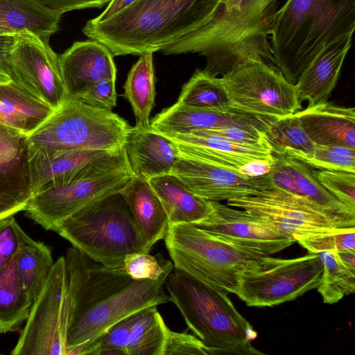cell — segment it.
<instances>
[{"instance_id": "obj_44", "label": "cell", "mask_w": 355, "mask_h": 355, "mask_svg": "<svg viewBox=\"0 0 355 355\" xmlns=\"http://www.w3.org/2000/svg\"><path fill=\"white\" fill-rule=\"evenodd\" d=\"M200 131L239 144L257 145L265 143L263 137L264 130L257 128L231 125Z\"/></svg>"}, {"instance_id": "obj_6", "label": "cell", "mask_w": 355, "mask_h": 355, "mask_svg": "<svg viewBox=\"0 0 355 355\" xmlns=\"http://www.w3.org/2000/svg\"><path fill=\"white\" fill-rule=\"evenodd\" d=\"M164 240L176 270L234 294L240 275L268 256L223 240L192 223L169 224Z\"/></svg>"}, {"instance_id": "obj_50", "label": "cell", "mask_w": 355, "mask_h": 355, "mask_svg": "<svg viewBox=\"0 0 355 355\" xmlns=\"http://www.w3.org/2000/svg\"><path fill=\"white\" fill-rule=\"evenodd\" d=\"M15 35L11 31L8 30L6 27L0 25V37L6 35Z\"/></svg>"}, {"instance_id": "obj_29", "label": "cell", "mask_w": 355, "mask_h": 355, "mask_svg": "<svg viewBox=\"0 0 355 355\" xmlns=\"http://www.w3.org/2000/svg\"><path fill=\"white\" fill-rule=\"evenodd\" d=\"M148 180L164 207L169 224H196L207 218L212 210L209 200L195 195L172 174Z\"/></svg>"}, {"instance_id": "obj_12", "label": "cell", "mask_w": 355, "mask_h": 355, "mask_svg": "<svg viewBox=\"0 0 355 355\" xmlns=\"http://www.w3.org/2000/svg\"><path fill=\"white\" fill-rule=\"evenodd\" d=\"M227 205L261 218L286 235L355 227V214L327 209L275 188L228 200Z\"/></svg>"}, {"instance_id": "obj_23", "label": "cell", "mask_w": 355, "mask_h": 355, "mask_svg": "<svg viewBox=\"0 0 355 355\" xmlns=\"http://www.w3.org/2000/svg\"><path fill=\"white\" fill-rule=\"evenodd\" d=\"M162 135L175 142L180 152L237 173L242 165L250 161L272 158L266 142L257 145L239 144L200 130Z\"/></svg>"}, {"instance_id": "obj_47", "label": "cell", "mask_w": 355, "mask_h": 355, "mask_svg": "<svg viewBox=\"0 0 355 355\" xmlns=\"http://www.w3.org/2000/svg\"><path fill=\"white\" fill-rule=\"evenodd\" d=\"M137 0H111L105 9L96 17L90 19L92 22H102L114 16L123 9L125 8Z\"/></svg>"}, {"instance_id": "obj_18", "label": "cell", "mask_w": 355, "mask_h": 355, "mask_svg": "<svg viewBox=\"0 0 355 355\" xmlns=\"http://www.w3.org/2000/svg\"><path fill=\"white\" fill-rule=\"evenodd\" d=\"M179 152V159L170 174L205 200L227 201L253 196L261 189L259 178H247L231 169Z\"/></svg>"}, {"instance_id": "obj_10", "label": "cell", "mask_w": 355, "mask_h": 355, "mask_svg": "<svg viewBox=\"0 0 355 355\" xmlns=\"http://www.w3.org/2000/svg\"><path fill=\"white\" fill-rule=\"evenodd\" d=\"M323 266L318 254L289 259L270 255L239 276L236 295L249 306H273L317 288Z\"/></svg>"}, {"instance_id": "obj_49", "label": "cell", "mask_w": 355, "mask_h": 355, "mask_svg": "<svg viewBox=\"0 0 355 355\" xmlns=\"http://www.w3.org/2000/svg\"><path fill=\"white\" fill-rule=\"evenodd\" d=\"M355 249L336 250L341 261L350 269L355 270Z\"/></svg>"}, {"instance_id": "obj_7", "label": "cell", "mask_w": 355, "mask_h": 355, "mask_svg": "<svg viewBox=\"0 0 355 355\" xmlns=\"http://www.w3.org/2000/svg\"><path fill=\"white\" fill-rule=\"evenodd\" d=\"M55 232L94 261L121 268L128 254L143 251L129 208L119 192L76 212Z\"/></svg>"}, {"instance_id": "obj_32", "label": "cell", "mask_w": 355, "mask_h": 355, "mask_svg": "<svg viewBox=\"0 0 355 355\" xmlns=\"http://www.w3.org/2000/svg\"><path fill=\"white\" fill-rule=\"evenodd\" d=\"M153 53L140 55L129 71L124 84V96L136 116V125H150L149 116L155 98Z\"/></svg>"}, {"instance_id": "obj_40", "label": "cell", "mask_w": 355, "mask_h": 355, "mask_svg": "<svg viewBox=\"0 0 355 355\" xmlns=\"http://www.w3.org/2000/svg\"><path fill=\"white\" fill-rule=\"evenodd\" d=\"M171 261L162 257L153 256L146 252L128 254L123 261V270L134 279L156 280L173 269Z\"/></svg>"}, {"instance_id": "obj_4", "label": "cell", "mask_w": 355, "mask_h": 355, "mask_svg": "<svg viewBox=\"0 0 355 355\" xmlns=\"http://www.w3.org/2000/svg\"><path fill=\"white\" fill-rule=\"evenodd\" d=\"M354 28L355 0H287L270 31L274 64L295 85L327 45Z\"/></svg>"}, {"instance_id": "obj_16", "label": "cell", "mask_w": 355, "mask_h": 355, "mask_svg": "<svg viewBox=\"0 0 355 355\" xmlns=\"http://www.w3.org/2000/svg\"><path fill=\"white\" fill-rule=\"evenodd\" d=\"M169 328L156 306L114 324L87 349L90 355H163Z\"/></svg>"}, {"instance_id": "obj_35", "label": "cell", "mask_w": 355, "mask_h": 355, "mask_svg": "<svg viewBox=\"0 0 355 355\" xmlns=\"http://www.w3.org/2000/svg\"><path fill=\"white\" fill-rule=\"evenodd\" d=\"M323 266L317 289L323 302L334 304L355 291V270L345 265L336 250L318 253Z\"/></svg>"}, {"instance_id": "obj_38", "label": "cell", "mask_w": 355, "mask_h": 355, "mask_svg": "<svg viewBox=\"0 0 355 355\" xmlns=\"http://www.w3.org/2000/svg\"><path fill=\"white\" fill-rule=\"evenodd\" d=\"M293 237L309 253L355 249V227L295 234Z\"/></svg>"}, {"instance_id": "obj_39", "label": "cell", "mask_w": 355, "mask_h": 355, "mask_svg": "<svg viewBox=\"0 0 355 355\" xmlns=\"http://www.w3.org/2000/svg\"><path fill=\"white\" fill-rule=\"evenodd\" d=\"M318 182L339 202L355 211V173L329 170H311Z\"/></svg>"}, {"instance_id": "obj_45", "label": "cell", "mask_w": 355, "mask_h": 355, "mask_svg": "<svg viewBox=\"0 0 355 355\" xmlns=\"http://www.w3.org/2000/svg\"><path fill=\"white\" fill-rule=\"evenodd\" d=\"M49 8L60 14L89 8H101L111 0H38Z\"/></svg>"}, {"instance_id": "obj_11", "label": "cell", "mask_w": 355, "mask_h": 355, "mask_svg": "<svg viewBox=\"0 0 355 355\" xmlns=\"http://www.w3.org/2000/svg\"><path fill=\"white\" fill-rule=\"evenodd\" d=\"M236 109L263 116L282 117L302 110L295 85L272 64L250 60L220 77Z\"/></svg>"}, {"instance_id": "obj_26", "label": "cell", "mask_w": 355, "mask_h": 355, "mask_svg": "<svg viewBox=\"0 0 355 355\" xmlns=\"http://www.w3.org/2000/svg\"><path fill=\"white\" fill-rule=\"evenodd\" d=\"M352 35L327 45L303 71L295 85L301 102L313 106L328 101L338 82L346 55L352 46Z\"/></svg>"}, {"instance_id": "obj_41", "label": "cell", "mask_w": 355, "mask_h": 355, "mask_svg": "<svg viewBox=\"0 0 355 355\" xmlns=\"http://www.w3.org/2000/svg\"><path fill=\"white\" fill-rule=\"evenodd\" d=\"M116 80H103L92 84L76 94L73 97L92 107L112 111L116 106Z\"/></svg>"}, {"instance_id": "obj_8", "label": "cell", "mask_w": 355, "mask_h": 355, "mask_svg": "<svg viewBox=\"0 0 355 355\" xmlns=\"http://www.w3.org/2000/svg\"><path fill=\"white\" fill-rule=\"evenodd\" d=\"M130 125L112 111L67 98L31 134L29 151L112 150L123 146Z\"/></svg>"}, {"instance_id": "obj_27", "label": "cell", "mask_w": 355, "mask_h": 355, "mask_svg": "<svg viewBox=\"0 0 355 355\" xmlns=\"http://www.w3.org/2000/svg\"><path fill=\"white\" fill-rule=\"evenodd\" d=\"M304 130L317 145L355 149V110L328 101L295 113Z\"/></svg>"}, {"instance_id": "obj_15", "label": "cell", "mask_w": 355, "mask_h": 355, "mask_svg": "<svg viewBox=\"0 0 355 355\" xmlns=\"http://www.w3.org/2000/svg\"><path fill=\"white\" fill-rule=\"evenodd\" d=\"M131 173H119L83 179L52 187L34 193L24 211L46 230L55 232L65 219L111 194L119 192Z\"/></svg>"}, {"instance_id": "obj_48", "label": "cell", "mask_w": 355, "mask_h": 355, "mask_svg": "<svg viewBox=\"0 0 355 355\" xmlns=\"http://www.w3.org/2000/svg\"><path fill=\"white\" fill-rule=\"evenodd\" d=\"M11 39L12 35L0 37V73L8 76L9 75L6 63V53Z\"/></svg>"}, {"instance_id": "obj_42", "label": "cell", "mask_w": 355, "mask_h": 355, "mask_svg": "<svg viewBox=\"0 0 355 355\" xmlns=\"http://www.w3.org/2000/svg\"><path fill=\"white\" fill-rule=\"evenodd\" d=\"M27 235L13 216L0 220V270L12 260Z\"/></svg>"}, {"instance_id": "obj_24", "label": "cell", "mask_w": 355, "mask_h": 355, "mask_svg": "<svg viewBox=\"0 0 355 355\" xmlns=\"http://www.w3.org/2000/svg\"><path fill=\"white\" fill-rule=\"evenodd\" d=\"M271 153L272 169L259 177L262 189H278L329 210L355 214L318 182L306 164L285 155Z\"/></svg>"}, {"instance_id": "obj_46", "label": "cell", "mask_w": 355, "mask_h": 355, "mask_svg": "<svg viewBox=\"0 0 355 355\" xmlns=\"http://www.w3.org/2000/svg\"><path fill=\"white\" fill-rule=\"evenodd\" d=\"M272 162V158L270 159H254L242 165L239 168L238 173L247 178H258L270 173Z\"/></svg>"}, {"instance_id": "obj_13", "label": "cell", "mask_w": 355, "mask_h": 355, "mask_svg": "<svg viewBox=\"0 0 355 355\" xmlns=\"http://www.w3.org/2000/svg\"><path fill=\"white\" fill-rule=\"evenodd\" d=\"M6 63L12 81L53 110L67 99L59 55L35 35L23 31L12 35Z\"/></svg>"}, {"instance_id": "obj_36", "label": "cell", "mask_w": 355, "mask_h": 355, "mask_svg": "<svg viewBox=\"0 0 355 355\" xmlns=\"http://www.w3.org/2000/svg\"><path fill=\"white\" fill-rule=\"evenodd\" d=\"M263 137L271 153L277 154L287 149L310 153L315 145L295 114L277 118L264 130Z\"/></svg>"}, {"instance_id": "obj_43", "label": "cell", "mask_w": 355, "mask_h": 355, "mask_svg": "<svg viewBox=\"0 0 355 355\" xmlns=\"http://www.w3.org/2000/svg\"><path fill=\"white\" fill-rule=\"evenodd\" d=\"M209 355L207 349L196 336L168 331L163 355Z\"/></svg>"}, {"instance_id": "obj_5", "label": "cell", "mask_w": 355, "mask_h": 355, "mask_svg": "<svg viewBox=\"0 0 355 355\" xmlns=\"http://www.w3.org/2000/svg\"><path fill=\"white\" fill-rule=\"evenodd\" d=\"M164 286L209 355L264 354L252 345L257 333L236 310L225 289L207 285L179 270L168 275Z\"/></svg>"}, {"instance_id": "obj_21", "label": "cell", "mask_w": 355, "mask_h": 355, "mask_svg": "<svg viewBox=\"0 0 355 355\" xmlns=\"http://www.w3.org/2000/svg\"><path fill=\"white\" fill-rule=\"evenodd\" d=\"M110 50L96 40L74 42L59 55L67 98L103 80H116V68Z\"/></svg>"}, {"instance_id": "obj_19", "label": "cell", "mask_w": 355, "mask_h": 355, "mask_svg": "<svg viewBox=\"0 0 355 355\" xmlns=\"http://www.w3.org/2000/svg\"><path fill=\"white\" fill-rule=\"evenodd\" d=\"M33 195L28 135L0 124V220L24 211Z\"/></svg>"}, {"instance_id": "obj_33", "label": "cell", "mask_w": 355, "mask_h": 355, "mask_svg": "<svg viewBox=\"0 0 355 355\" xmlns=\"http://www.w3.org/2000/svg\"><path fill=\"white\" fill-rule=\"evenodd\" d=\"M16 262L22 287L34 300L55 262L51 250L44 242L27 235L17 253Z\"/></svg>"}, {"instance_id": "obj_14", "label": "cell", "mask_w": 355, "mask_h": 355, "mask_svg": "<svg viewBox=\"0 0 355 355\" xmlns=\"http://www.w3.org/2000/svg\"><path fill=\"white\" fill-rule=\"evenodd\" d=\"M29 169L33 194L73 181L132 173L123 146L112 150L29 151Z\"/></svg>"}, {"instance_id": "obj_25", "label": "cell", "mask_w": 355, "mask_h": 355, "mask_svg": "<svg viewBox=\"0 0 355 355\" xmlns=\"http://www.w3.org/2000/svg\"><path fill=\"white\" fill-rule=\"evenodd\" d=\"M120 194L125 201L143 244L144 252L163 239L169 223L164 207L149 180L132 175Z\"/></svg>"}, {"instance_id": "obj_3", "label": "cell", "mask_w": 355, "mask_h": 355, "mask_svg": "<svg viewBox=\"0 0 355 355\" xmlns=\"http://www.w3.org/2000/svg\"><path fill=\"white\" fill-rule=\"evenodd\" d=\"M217 0H137L99 23L89 20L83 33L113 56L159 51L213 15Z\"/></svg>"}, {"instance_id": "obj_2", "label": "cell", "mask_w": 355, "mask_h": 355, "mask_svg": "<svg viewBox=\"0 0 355 355\" xmlns=\"http://www.w3.org/2000/svg\"><path fill=\"white\" fill-rule=\"evenodd\" d=\"M278 3L279 0H224L208 21L159 51L204 56L203 71L217 77L252 59L274 64L268 39Z\"/></svg>"}, {"instance_id": "obj_51", "label": "cell", "mask_w": 355, "mask_h": 355, "mask_svg": "<svg viewBox=\"0 0 355 355\" xmlns=\"http://www.w3.org/2000/svg\"><path fill=\"white\" fill-rule=\"evenodd\" d=\"M12 81L10 77L8 75L0 73V84H5Z\"/></svg>"}, {"instance_id": "obj_37", "label": "cell", "mask_w": 355, "mask_h": 355, "mask_svg": "<svg viewBox=\"0 0 355 355\" xmlns=\"http://www.w3.org/2000/svg\"><path fill=\"white\" fill-rule=\"evenodd\" d=\"M281 155L303 162L315 169L355 173V149L341 146L315 145L310 153L287 149Z\"/></svg>"}, {"instance_id": "obj_20", "label": "cell", "mask_w": 355, "mask_h": 355, "mask_svg": "<svg viewBox=\"0 0 355 355\" xmlns=\"http://www.w3.org/2000/svg\"><path fill=\"white\" fill-rule=\"evenodd\" d=\"M277 119L257 116L242 110L214 111L177 101L155 115L150 123L155 130L162 134L187 133L231 125L265 130Z\"/></svg>"}, {"instance_id": "obj_52", "label": "cell", "mask_w": 355, "mask_h": 355, "mask_svg": "<svg viewBox=\"0 0 355 355\" xmlns=\"http://www.w3.org/2000/svg\"><path fill=\"white\" fill-rule=\"evenodd\" d=\"M218 1H219V3H221L222 1H223L224 0H217Z\"/></svg>"}, {"instance_id": "obj_30", "label": "cell", "mask_w": 355, "mask_h": 355, "mask_svg": "<svg viewBox=\"0 0 355 355\" xmlns=\"http://www.w3.org/2000/svg\"><path fill=\"white\" fill-rule=\"evenodd\" d=\"M62 15L38 0H0V25L15 34L28 31L48 43Z\"/></svg>"}, {"instance_id": "obj_28", "label": "cell", "mask_w": 355, "mask_h": 355, "mask_svg": "<svg viewBox=\"0 0 355 355\" xmlns=\"http://www.w3.org/2000/svg\"><path fill=\"white\" fill-rule=\"evenodd\" d=\"M54 110L13 81L0 84V124L29 135Z\"/></svg>"}, {"instance_id": "obj_34", "label": "cell", "mask_w": 355, "mask_h": 355, "mask_svg": "<svg viewBox=\"0 0 355 355\" xmlns=\"http://www.w3.org/2000/svg\"><path fill=\"white\" fill-rule=\"evenodd\" d=\"M177 101L195 107L223 112L241 110L232 105L220 78L199 69L183 85Z\"/></svg>"}, {"instance_id": "obj_9", "label": "cell", "mask_w": 355, "mask_h": 355, "mask_svg": "<svg viewBox=\"0 0 355 355\" xmlns=\"http://www.w3.org/2000/svg\"><path fill=\"white\" fill-rule=\"evenodd\" d=\"M73 295V278L64 256L53 263L31 311L12 355H66Z\"/></svg>"}, {"instance_id": "obj_1", "label": "cell", "mask_w": 355, "mask_h": 355, "mask_svg": "<svg viewBox=\"0 0 355 355\" xmlns=\"http://www.w3.org/2000/svg\"><path fill=\"white\" fill-rule=\"evenodd\" d=\"M64 256L73 278L66 355H85L92 343L121 319L141 309L171 302L164 289L171 272L156 280H137L123 268L103 266L73 246Z\"/></svg>"}, {"instance_id": "obj_22", "label": "cell", "mask_w": 355, "mask_h": 355, "mask_svg": "<svg viewBox=\"0 0 355 355\" xmlns=\"http://www.w3.org/2000/svg\"><path fill=\"white\" fill-rule=\"evenodd\" d=\"M123 148L132 175L148 180L169 174L180 155L177 144L150 125L130 126Z\"/></svg>"}, {"instance_id": "obj_31", "label": "cell", "mask_w": 355, "mask_h": 355, "mask_svg": "<svg viewBox=\"0 0 355 355\" xmlns=\"http://www.w3.org/2000/svg\"><path fill=\"white\" fill-rule=\"evenodd\" d=\"M17 254L0 270V333L14 332L27 320L33 300L24 291L19 276Z\"/></svg>"}, {"instance_id": "obj_17", "label": "cell", "mask_w": 355, "mask_h": 355, "mask_svg": "<svg viewBox=\"0 0 355 355\" xmlns=\"http://www.w3.org/2000/svg\"><path fill=\"white\" fill-rule=\"evenodd\" d=\"M212 210L194 224L227 241L252 248L267 255L279 252L295 242L269 222L244 210L218 201H209Z\"/></svg>"}]
</instances>
